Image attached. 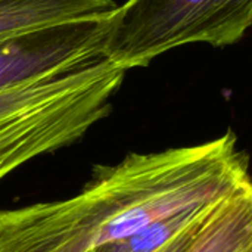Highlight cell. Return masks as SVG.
I'll return each mask as SVG.
<instances>
[{"label":"cell","mask_w":252,"mask_h":252,"mask_svg":"<svg viewBox=\"0 0 252 252\" xmlns=\"http://www.w3.org/2000/svg\"><path fill=\"white\" fill-rule=\"evenodd\" d=\"M236 186L216 140L131 152L71 198L0 210V252H186Z\"/></svg>","instance_id":"1"},{"label":"cell","mask_w":252,"mask_h":252,"mask_svg":"<svg viewBox=\"0 0 252 252\" xmlns=\"http://www.w3.org/2000/svg\"><path fill=\"white\" fill-rule=\"evenodd\" d=\"M127 71L106 58L0 92V182L80 140L111 111Z\"/></svg>","instance_id":"2"},{"label":"cell","mask_w":252,"mask_h":252,"mask_svg":"<svg viewBox=\"0 0 252 252\" xmlns=\"http://www.w3.org/2000/svg\"><path fill=\"white\" fill-rule=\"evenodd\" d=\"M252 27V0H127L109 16L103 56L130 71L176 47H224Z\"/></svg>","instance_id":"3"},{"label":"cell","mask_w":252,"mask_h":252,"mask_svg":"<svg viewBox=\"0 0 252 252\" xmlns=\"http://www.w3.org/2000/svg\"><path fill=\"white\" fill-rule=\"evenodd\" d=\"M109 16L75 19L0 38V92L105 58Z\"/></svg>","instance_id":"4"},{"label":"cell","mask_w":252,"mask_h":252,"mask_svg":"<svg viewBox=\"0 0 252 252\" xmlns=\"http://www.w3.org/2000/svg\"><path fill=\"white\" fill-rule=\"evenodd\" d=\"M117 6L114 0H0V38L109 15Z\"/></svg>","instance_id":"5"}]
</instances>
